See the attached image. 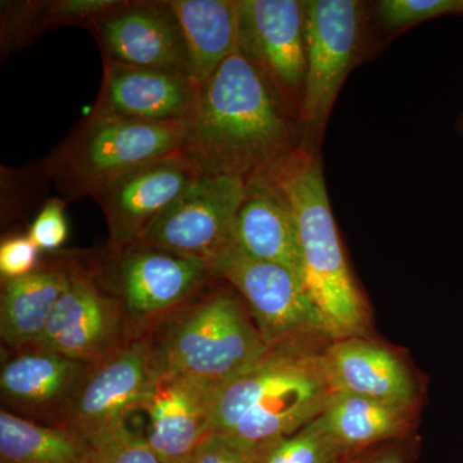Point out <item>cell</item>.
I'll list each match as a JSON object with an SVG mask.
<instances>
[{
    "label": "cell",
    "mask_w": 463,
    "mask_h": 463,
    "mask_svg": "<svg viewBox=\"0 0 463 463\" xmlns=\"http://www.w3.org/2000/svg\"><path fill=\"white\" fill-rule=\"evenodd\" d=\"M199 88L190 76L103 58V80L91 114L141 123H184Z\"/></svg>",
    "instance_id": "15"
},
{
    "label": "cell",
    "mask_w": 463,
    "mask_h": 463,
    "mask_svg": "<svg viewBox=\"0 0 463 463\" xmlns=\"http://www.w3.org/2000/svg\"><path fill=\"white\" fill-rule=\"evenodd\" d=\"M232 239L250 257L281 265L303 282L297 218L272 175H259L245 182Z\"/></svg>",
    "instance_id": "17"
},
{
    "label": "cell",
    "mask_w": 463,
    "mask_h": 463,
    "mask_svg": "<svg viewBox=\"0 0 463 463\" xmlns=\"http://www.w3.org/2000/svg\"><path fill=\"white\" fill-rule=\"evenodd\" d=\"M158 365L157 349L148 340L115 347L88 367L63 425L88 437L128 423L130 414L145 408Z\"/></svg>",
    "instance_id": "8"
},
{
    "label": "cell",
    "mask_w": 463,
    "mask_h": 463,
    "mask_svg": "<svg viewBox=\"0 0 463 463\" xmlns=\"http://www.w3.org/2000/svg\"><path fill=\"white\" fill-rule=\"evenodd\" d=\"M185 463H188V462H185Z\"/></svg>",
    "instance_id": "34"
},
{
    "label": "cell",
    "mask_w": 463,
    "mask_h": 463,
    "mask_svg": "<svg viewBox=\"0 0 463 463\" xmlns=\"http://www.w3.org/2000/svg\"><path fill=\"white\" fill-rule=\"evenodd\" d=\"M377 11L383 26L398 32L434 18L463 17V0H383Z\"/></svg>",
    "instance_id": "26"
},
{
    "label": "cell",
    "mask_w": 463,
    "mask_h": 463,
    "mask_svg": "<svg viewBox=\"0 0 463 463\" xmlns=\"http://www.w3.org/2000/svg\"><path fill=\"white\" fill-rule=\"evenodd\" d=\"M72 274V270L48 267L5 282L0 298V335L8 346L23 349L38 341Z\"/></svg>",
    "instance_id": "22"
},
{
    "label": "cell",
    "mask_w": 463,
    "mask_h": 463,
    "mask_svg": "<svg viewBox=\"0 0 463 463\" xmlns=\"http://www.w3.org/2000/svg\"><path fill=\"white\" fill-rule=\"evenodd\" d=\"M118 258V282L124 307L138 319L178 306L215 274L199 259L145 246H132Z\"/></svg>",
    "instance_id": "16"
},
{
    "label": "cell",
    "mask_w": 463,
    "mask_h": 463,
    "mask_svg": "<svg viewBox=\"0 0 463 463\" xmlns=\"http://www.w3.org/2000/svg\"><path fill=\"white\" fill-rule=\"evenodd\" d=\"M181 155L134 167L103 185L93 200L106 216L116 255L132 248L143 232L199 178Z\"/></svg>",
    "instance_id": "11"
},
{
    "label": "cell",
    "mask_w": 463,
    "mask_h": 463,
    "mask_svg": "<svg viewBox=\"0 0 463 463\" xmlns=\"http://www.w3.org/2000/svg\"><path fill=\"white\" fill-rule=\"evenodd\" d=\"M239 50L300 116L307 76V2L237 0Z\"/></svg>",
    "instance_id": "10"
},
{
    "label": "cell",
    "mask_w": 463,
    "mask_h": 463,
    "mask_svg": "<svg viewBox=\"0 0 463 463\" xmlns=\"http://www.w3.org/2000/svg\"><path fill=\"white\" fill-rule=\"evenodd\" d=\"M184 123H141L90 114L45 160V173L65 201L96 196L109 181L181 155Z\"/></svg>",
    "instance_id": "4"
},
{
    "label": "cell",
    "mask_w": 463,
    "mask_h": 463,
    "mask_svg": "<svg viewBox=\"0 0 463 463\" xmlns=\"http://www.w3.org/2000/svg\"><path fill=\"white\" fill-rule=\"evenodd\" d=\"M270 175L294 210L303 283L331 339L367 336L370 310L341 245L318 154L300 149Z\"/></svg>",
    "instance_id": "3"
},
{
    "label": "cell",
    "mask_w": 463,
    "mask_h": 463,
    "mask_svg": "<svg viewBox=\"0 0 463 463\" xmlns=\"http://www.w3.org/2000/svg\"><path fill=\"white\" fill-rule=\"evenodd\" d=\"M303 149L298 115L237 50L201 85L184 121L181 156L203 175H270Z\"/></svg>",
    "instance_id": "1"
},
{
    "label": "cell",
    "mask_w": 463,
    "mask_h": 463,
    "mask_svg": "<svg viewBox=\"0 0 463 463\" xmlns=\"http://www.w3.org/2000/svg\"><path fill=\"white\" fill-rule=\"evenodd\" d=\"M121 306L87 274L74 272L42 336L30 349L93 364L118 347Z\"/></svg>",
    "instance_id": "14"
},
{
    "label": "cell",
    "mask_w": 463,
    "mask_h": 463,
    "mask_svg": "<svg viewBox=\"0 0 463 463\" xmlns=\"http://www.w3.org/2000/svg\"><path fill=\"white\" fill-rule=\"evenodd\" d=\"M345 455L319 416L268 448L260 463H335Z\"/></svg>",
    "instance_id": "24"
},
{
    "label": "cell",
    "mask_w": 463,
    "mask_h": 463,
    "mask_svg": "<svg viewBox=\"0 0 463 463\" xmlns=\"http://www.w3.org/2000/svg\"><path fill=\"white\" fill-rule=\"evenodd\" d=\"M332 392L323 353L272 349L216 389L213 432L265 449L318 419Z\"/></svg>",
    "instance_id": "2"
},
{
    "label": "cell",
    "mask_w": 463,
    "mask_h": 463,
    "mask_svg": "<svg viewBox=\"0 0 463 463\" xmlns=\"http://www.w3.org/2000/svg\"><path fill=\"white\" fill-rule=\"evenodd\" d=\"M270 350L248 307L221 288L172 323L157 353L167 370L219 388Z\"/></svg>",
    "instance_id": "5"
},
{
    "label": "cell",
    "mask_w": 463,
    "mask_h": 463,
    "mask_svg": "<svg viewBox=\"0 0 463 463\" xmlns=\"http://www.w3.org/2000/svg\"><path fill=\"white\" fill-rule=\"evenodd\" d=\"M364 5L356 0H307V76L300 121L303 149L317 147L347 76L358 60Z\"/></svg>",
    "instance_id": "7"
},
{
    "label": "cell",
    "mask_w": 463,
    "mask_h": 463,
    "mask_svg": "<svg viewBox=\"0 0 463 463\" xmlns=\"http://www.w3.org/2000/svg\"><path fill=\"white\" fill-rule=\"evenodd\" d=\"M184 36L197 88L239 47L237 0H167Z\"/></svg>",
    "instance_id": "19"
},
{
    "label": "cell",
    "mask_w": 463,
    "mask_h": 463,
    "mask_svg": "<svg viewBox=\"0 0 463 463\" xmlns=\"http://www.w3.org/2000/svg\"><path fill=\"white\" fill-rule=\"evenodd\" d=\"M0 463H93V452L70 426L50 428L2 410Z\"/></svg>",
    "instance_id": "23"
},
{
    "label": "cell",
    "mask_w": 463,
    "mask_h": 463,
    "mask_svg": "<svg viewBox=\"0 0 463 463\" xmlns=\"http://www.w3.org/2000/svg\"><path fill=\"white\" fill-rule=\"evenodd\" d=\"M268 448L261 450L246 449L230 439L212 432L196 448L188 463H260Z\"/></svg>",
    "instance_id": "30"
},
{
    "label": "cell",
    "mask_w": 463,
    "mask_h": 463,
    "mask_svg": "<svg viewBox=\"0 0 463 463\" xmlns=\"http://www.w3.org/2000/svg\"><path fill=\"white\" fill-rule=\"evenodd\" d=\"M245 182L233 176H199L133 246L164 250L209 261L232 239Z\"/></svg>",
    "instance_id": "9"
},
{
    "label": "cell",
    "mask_w": 463,
    "mask_h": 463,
    "mask_svg": "<svg viewBox=\"0 0 463 463\" xmlns=\"http://www.w3.org/2000/svg\"><path fill=\"white\" fill-rule=\"evenodd\" d=\"M414 412L416 408L334 392L321 419L341 449L352 453L403 440L412 429Z\"/></svg>",
    "instance_id": "21"
},
{
    "label": "cell",
    "mask_w": 463,
    "mask_h": 463,
    "mask_svg": "<svg viewBox=\"0 0 463 463\" xmlns=\"http://www.w3.org/2000/svg\"><path fill=\"white\" fill-rule=\"evenodd\" d=\"M343 463H408V447L403 440L389 441L347 453Z\"/></svg>",
    "instance_id": "31"
},
{
    "label": "cell",
    "mask_w": 463,
    "mask_h": 463,
    "mask_svg": "<svg viewBox=\"0 0 463 463\" xmlns=\"http://www.w3.org/2000/svg\"><path fill=\"white\" fill-rule=\"evenodd\" d=\"M65 200L52 199L43 206L30 227L29 237L41 251H53L69 239Z\"/></svg>",
    "instance_id": "28"
},
{
    "label": "cell",
    "mask_w": 463,
    "mask_h": 463,
    "mask_svg": "<svg viewBox=\"0 0 463 463\" xmlns=\"http://www.w3.org/2000/svg\"><path fill=\"white\" fill-rule=\"evenodd\" d=\"M41 250L27 236L9 237L0 245V273L5 281L21 279L38 269Z\"/></svg>",
    "instance_id": "29"
},
{
    "label": "cell",
    "mask_w": 463,
    "mask_h": 463,
    "mask_svg": "<svg viewBox=\"0 0 463 463\" xmlns=\"http://www.w3.org/2000/svg\"><path fill=\"white\" fill-rule=\"evenodd\" d=\"M124 0H52L39 2L42 33L62 26L90 25L97 17L118 8Z\"/></svg>",
    "instance_id": "27"
},
{
    "label": "cell",
    "mask_w": 463,
    "mask_h": 463,
    "mask_svg": "<svg viewBox=\"0 0 463 463\" xmlns=\"http://www.w3.org/2000/svg\"><path fill=\"white\" fill-rule=\"evenodd\" d=\"M455 127L459 136L463 137V114L459 115L458 118H457Z\"/></svg>",
    "instance_id": "32"
},
{
    "label": "cell",
    "mask_w": 463,
    "mask_h": 463,
    "mask_svg": "<svg viewBox=\"0 0 463 463\" xmlns=\"http://www.w3.org/2000/svg\"><path fill=\"white\" fill-rule=\"evenodd\" d=\"M323 359L334 392L417 408L413 374L389 347L367 336L346 337L331 341Z\"/></svg>",
    "instance_id": "18"
},
{
    "label": "cell",
    "mask_w": 463,
    "mask_h": 463,
    "mask_svg": "<svg viewBox=\"0 0 463 463\" xmlns=\"http://www.w3.org/2000/svg\"><path fill=\"white\" fill-rule=\"evenodd\" d=\"M346 455H347V453H346ZM346 455H345V456H346ZM345 456L341 457V458L339 459V461H336V462H335V463H343V462H344V458H345Z\"/></svg>",
    "instance_id": "33"
},
{
    "label": "cell",
    "mask_w": 463,
    "mask_h": 463,
    "mask_svg": "<svg viewBox=\"0 0 463 463\" xmlns=\"http://www.w3.org/2000/svg\"><path fill=\"white\" fill-rule=\"evenodd\" d=\"M90 364L58 353L32 350L3 364L0 389L18 407L69 404Z\"/></svg>",
    "instance_id": "20"
},
{
    "label": "cell",
    "mask_w": 463,
    "mask_h": 463,
    "mask_svg": "<svg viewBox=\"0 0 463 463\" xmlns=\"http://www.w3.org/2000/svg\"><path fill=\"white\" fill-rule=\"evenodd\" d=\"M87 27L106 60L190 76L184 36L167 0H124Z\"/></svg>",
    "instance_id": "12"
},
{
    "label": "cell",
    "mask_w": 463,
    "mask_h": 463,
    "mask_svg": "<svg viewBox=\"0 0 463 463\" xmlns=\"http://www.w3.org/2000/svg\"><path fill=\"white\" fill-rule=\"evenodd\" d=\"M209 267L242 298L270 349L323 353L334 341L304 283L281 265L250 257L231 239Z\"/></svg>",
    "instance_id": "6"
},
{
    "label": "cell",
    "mask_w": 463,
    "mask_h": 463,
    "mask_svg": "<svg viewBox=\"0 0 463 463\" xmlns=\"http://www.w3.org/2000/svg\"><path fill=\"white\" fill-rule=\"evenodd\" d=\"M85 438L93 452V463H163L146 435L133 431L128 423Z\"/></svg>",
    "instance_id": "25"
},
{
    "label": "cell",
    "mask_w": 463,
    "mask_h": 463,
    "mask_svg": "<svg viewBox=\"0 0 463 463\" xmlns=\"http://www.w3.org/2000/svg\"><path fill=\"white\" fill-rule=\"evenodd\" d=\"M218 386L158 365L146 402L149 446L163 463L190 461L213 432V408Z\"/></svg>",
    "instance_id": "13"
}]
</instances>
